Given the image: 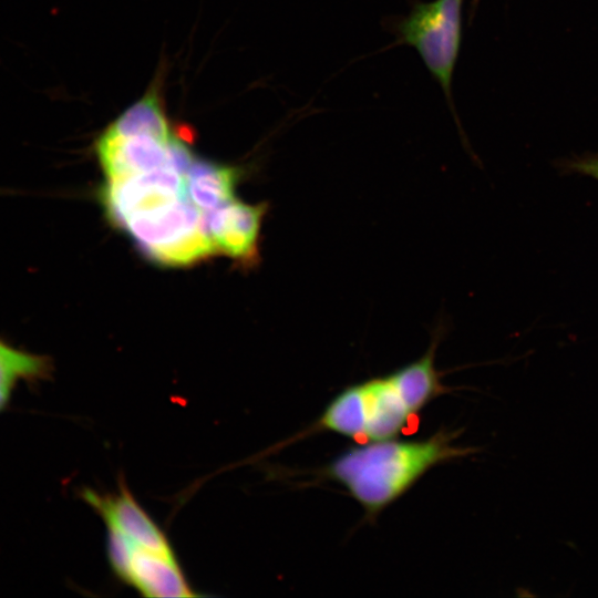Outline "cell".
<instances>
[{"label": "cell", "instance_id": "obj_1", "mask_svg": "<svg viewBox=\"0 0 598 598\" xmlns=\"http://www.w3.org/2000/svg\"><path fill=\"white\" fill-rule=\"evenodd\" d=\"M473 452L453 444L447 432L423 440L361 442L324 468L373 517L404 495L431 468Z\"/></svg>", "mask_w": 598, "mask_h": 598}, {"label": "cell", "instance_id": "obj_2", "mask_svg": "<svg viewBox=\"0 0 598 598\" xmlns=\"http://www.w3.org/2000/svg\"><path fill=\"white\" fill-rule=\"evenodd\" d=\"M120 228L151 260L164 266H186L217 252L208 234L206 213L187 195L137 212Z\"/></svg>", "mask_w": 598, "mask_h": 598}, {"label": "cell", "instance_id": "obj_3", "mask_svg": "<svg viewBox=\"0 0 598 598\" xmlns=\"http://www.w3.org/2000/svg\"><path fill=\"white\" fill-rule=\"evenodd\" d=\"M463 4L464 0L417 1L406 14L391 17L385 22L395 44L417 52L440 84L454 118L452 83L462 42Z\"/></svg>", "mask_w": 598, "mask_h": 598}, {"label": "cell", "instance_id": "obj_4", "mask_svg": "<svg viewBox=\"0 0 598 598\" xmlns=\"http://www.w3.org/2000/svg\"><path fill=\"white\" fill-rule=\"evenodd\" d=\"M107 557L114 574L146 597H195L175 551L133 545L107 533Z\"/></svg>", "mask_w": 598, "mask_h": 598}, {"label": "cell", "instance_id": "obj_5", "mask_svg": "<svg viewBox=\"0 0 598 598\" xmlns=\"http://www.w3.org/2000/svg\"><path fill=\"white\" fill-rule=\"evenodd\" d=\"M81 494L83 501L104 520L107 533L133 545L174 553L163 529L136 501L125 482L122 481L113 493L100 494L85 488Z\"/></svg>", "mask_w": 598, "mask_h": 598}, {"label": "cell", "instance_id": "obj_6", "mask_svg": "<svg viewBox=\"0 0 598 598\" xmlns=\"http://www.w3.org/2000/svg\"><path fill=\"white\" fill-rule=\"evenodd\" d=\"M174 137L120 135L106 128L97 140L95 151L106 179H120L172 165L171 145Z\"/></svg>", "mask_w": 598, "mask_h": 598}, {"label": "cell", "instance_id": "obj_7", "mask_svg": "<svg viewBox=\"0 0 598 598\" xmlns=\"http://www.w3.org/2000/svg\"><path fill=\"white\" fill-rule=\"evenodd\" d=\"M266 212L264 203L250 205L233 199L206 213L208 234L217 252L248 264L256 261Z\"/></svg>", "mask_w": 598, "mask_h": 598}, {"label": "cell", "instance_id": "obj_8", "mask_svg": "<svg viewBox=\"0 0 598 598\" xmlns=\"http://www.w3.org/2000/svg\"><path fill=\"white\" fill-rule=\"evenodd\" d=\"M357 384L364 424L363 442L398 437L415 414L406 405L391 374Z\"/></svg>", "mask_w": 598, "mask_h": 598}, {"label": "cell", "instance_id": "obj_9", "mask_svg": "<svg viewBox=\"0 0 598 598\" xmlns=\"http://www.w3.org/2000/svg\"><path fill=\"white\" fill-rule=\"evenodd\" d=\"M238 173L235 167L195 158L186 174V190L190 202L203 213L235 199Z\"/></svg>", "mask_w": 598, "mask_h": 598}, {"label": "cell", "instance_id": "obj_10", "mask_svg": "<svg viewBox=\"0 0 598 598\" xmlns=\"http://www.w3.org/2000/svg\"><path fill=\"white\" fill-rule=\"evenodd\" d=\"M440 336L441 331L439 330L436 338H433L430 348L422 358L390 373L406 405L414 414L443 390L434 364Z\"/></svg>", "mask_w": 598, "mask_h": 598}, {"label": "cell", "instance_id": "obj_11", "mask_svg": "<svg viewBox=\"0 0 598 598\" xmlns=\"http://www.w3.org/2000/svg\"><path fill=\"white\" fill-rule=\"evenodd\" d=\"M49 357L20 350L0 340V391L12 393L20 384L35 386L52 377Z\"/></svg>", "mask_w": 598, "mask_h": 598}, {"label": "cell", "instance_id": "obj_12", "mask_svg": "<svg viewBox=\"0 0 598 598\" xmlns=\"http://www.w3.org/2000/svg\"><path fill=\"white\" fill-rule=\"evenodd\" d=\"M107 130L120 135L151 134L161 137L173 135L155 93H150L131 105Z\"/></svg>", "mask_w": 598, "mask_h": 598}, {"label": "cell", "instance_id": "obj_13", "mask_svg": "<svg viewBox=\"0 0 598 598\" xmlns=\"http://www.w3.org/2000/svg\"><path fill=\"white\" fill-rule=\"evenodd\" d=\"M554 166L560 175H580L598 181V150L558 158Z\"/></svg>", "mask_w": 598, "mask_h": 598}, {"label": "cell", "instance_id": "obj_14", "mask_svg": "<svg viewBox=\"0 0 598 598\" xmlns=\"http://www.w3.org/2000/svg\"><path fill=\"white\" fill-rule=\"evenodd\" d=\"M12 393L0 391V413L4 412L11 402Z\"/></svg>", "mask_w": 598, "mask_h": 598}]
</instances>
